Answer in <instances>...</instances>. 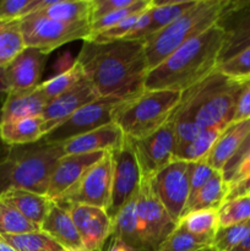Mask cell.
I'll list each match as a JSON object with an SVG mask.
<instances>
[{
  "label": "cell",
  "instance_id": "6da1fadb",
  "mask_svg": "<svg viewBox=\"0 0 250 251\" xmlns=\"http://www.w3.org/2000/svg\"><path fill=\"white\" fill-rule=\"evenodd\" d=\"M75 61L100 97L131 100L145 91L150 70L142 39L107 43L83 41Z\"/></svg>",
  "mask_w": 250,
  "mask_h": 251
},
{
  "label": "cell",
  "instance_id": "7a4b0ae2",
  "mask_svg": "<svg viewBox=\"0 0 250 251\" xmlns=\"http://www.w3.org/2000/svg\"><path fill=\"white\" fill-rule=\"evenodd\" d=\"M225 43V31L218 25L190 39L149 71L147 91L184 92L216 70Z\"/></svg>",
  "mask_w": 250,
  "mask_h": 251
},
{
  "label": "cell",
  "instance_id": "3957f363",
  "mask_svg": "<svg viewBox=\"0 0 250 251\" xmlns=\"http://www.w3.org/2000/svg\"><path fill=\"white\" fill-rule=\"evenodd\" d=\"M244 83L215 70L195 86L181 92L168 123H186L203 129H225L232 124Z\"/></svg>",
  "mask_w": 250,
  "mask_h": 251
},
{
  "label": "cell",
  "instance_id": "277c9868",
  "mask_svg": "<svg viewBox=\"0 0 250 251\" xmlns=\"http://www.w3.org/2000/svg\"><path fill=\"white\" fill-rule=\"evenodd\" d=\"M4 146L0 154V195L22 189L47 196L54 166L64 156L63 145L42 139L33 144Z\"/></svg>",
  "mask_w": 250,
  "mask_h": 251
},
{
  "label": "cell",
  "instance_id": "5b68a950",
  "mask_svg": "<svg viewBox=\"0 0 250 251\" xmlns=\"http://www.w3.org/2000/svg\"><path fill=\"white\" fill-rule=\"evenodd\" d=\"M227 2L228 0H198L175 21L142 39L149 70L159 65L184 43L216 26Z\"/></svg>",
  "mask_w": 250,
  "mask_h": 251
},
{
  "label": "cell",
  "instance_id": "8992f818",
  "mask_svg": "<svg viewBox=\"0 0 250 251\" xmlns=\"http://www.w3.org/2000/svg\"><path fill=\"white\" fill-rule=\"evenodd\" d=\"M176 91H147L127 100L115 109L113 122L129 139L139 140L161 129L180 100Z\"/></svg>",
  "mask_w": 250,
  "mask_h": 251
},
{
  "label": "cell",
  "instance_id": "52a82bcc",
  "mask_svg": "<svg viewBox=\"0 0 250 251\" xmlns=\"http://www.w3.org/2000/svg\"><path fill=\"white\" fill-rule=\"evenodd\" d=\"M90 25V22L65 24L55 21L39 11L32 12L20 20L26 48H37L47 54L70 42L86 41L91 34Z\"/></svg>",
  "mask_w": 250,
  "mask_h": 251
},
{
  "label": "cell",
  "instance_id": "ba28073f",
  "mask_svg": "<svg viewBox=\"0 0 250 251\" xmlns=\"http://www.w3.org/2000/svg\"><path fill=\"white\" fill-rule=\"evenodd\" d=\"M112 153L108 152L69 190L53 202L68 211L77 205H87L107 210L112 189Z\"/></svg>",
  "mask_w": 250,
  "mask_h": 251
},
{
  "label": "cell",
  "instance_id": "9c48e42d",
  "mask_svg": "<svg viewBox=\"0 0 250 251\" xmlns=\"http://www.w3.org/2000/svg\"><path fill=\"white\" fill-rule=\"evenodd\" d=\"M110 153L113 166L112 189L105 212L113 222L120 210L139 193L142 176L131 142L126 136L122 147Z\"/></svg>",
  "mask_w": 250,
  "mask_h": 251
},
{
  "label": "cell",
  "instance_id": "30bf717a",
  "mask_svg": "<svg viewBox=\"0 0 250 251\" xmlns=\"http://www.w3.org/2000/svg\"><path fill=\"white\" fill-rule=\"evenodd\" d=\"M127 100L117 97H100L76 110L59 126L43 137L50 144H63L74 137L93 131L113 123L115 109Z\"/></svg>",
  "mask_w": 250,
  "mask_h": 251
},
{
  "label": "cell",
  "instance_id": "8fae6325",
  "mask_svg": "<svg viewBox=\"0 0 250 251\" xmlns=\"http://www.w3.org/2000/svg\"><path fill=\"white\" fill-rule=\"evenodd\" d=\"M136 208L144 251H156L178 225L156 196L150 179L142 178Z\"/></svg>",
  "mask_w": 250,
  "mask_h": 251
},
{
  "label": "cell",
  "instance_id": "7c38bea8",
  "mask_svg": "<svg viewBox=\"0 0 250 251\" xmlns=\"http://www.w3.org/2000/svg\"><path fill=\"white\" fill-rule=\"evenodd\" d=\"M150 181L158 200L172 220L178 225L190 196L188 162H171L154 174Z\"/></svg>",
  "mask_w": 250,
  "mask_h": 251
},
{
  "label": "cell",
  "instance_id": "4fadbf2b",
  "mask_svg": "<svg viewBox=\"0 0 250 251\" xmlns=\"http://www.w3.org/2000/svg\"><path fill=\"white\" fill-rule=\"evenodd\" d=\"M129 140L144 179H151L154 174L174 161L176 139L174 126L171 123L167 122L161 129L145 139Z\"/></svg>",
  "mask_w": 250,
  "mask_h": 251
},
{
  "label": "cell",
  "instance_id": "5bb4252c",
  "mask_svg": "<svg viewBox=\"0 0 250 251\" xmlns=\"http://www.w3.org/2000/svg\"><path fill=\"white\" fill-rule=\"evenodd\" d=\"M49 54L37 48H25L9 64L0 66V92L28 91L41 85Z\"/></svg>",
  "mask_w": 250,
  "mask_h": 251
},
{
  "label": "cell",
  "instance_id": "9a60e30c",
  "mask_svg": "<svg viewBox=\"0 0 250 251\" xmlns=\"http://www.w3.org/2000/svg\"><path fill=\"white\" fill-rule=\"evenodd\" d=\"M217 25L225 31L220 64L250 47V1L228 0Z\"/></svg>",
  "mask_w": 250,
  "mask_h": 251
},
{
  "label": "cell",
  "instance_id": "2e32d148",
  "mask_svg": "<svg viewBox=\"0 0 250 251\" xmlns=\"http://www.w3.org/2000/svg\"><path fill=\"white\" fill-rule=\"evenodd\" d=\"M100 98L92 83L83 76L77 83L48 103L42 113L44 136L83 105Z\"/></svg>",
  "mask_w": 250,
  "mask_h": 251
},
{
  "label": "cell",
  "instance_id": "e0dca14e",
  "mask_svg": "<svg viewBox=\"0 0 250 251\" xmlns=\"http://www.w3.org/2000/svg\"><path fill=\"white\" fill-rule=\"evenodd\" d=\"M69 212L86 250L102 251L113 232V223L105 210L93 206L77 205L71 207Z\"/></svg>",
  "mask_w": 250,
  "mask_h": 251
},
{
  "label": "cell",
  "instance_id": "ac0fdd59",
  "mask_svg": "<svg viewBox=\"0 0 250 251\" xmlns=\"http://www.w3.org/2000/svg\"><path fill=\"white\" fill-rule=\"evenodd\" d=\"M108 152L82 154H65L56 161L49 180L47 198L54 201L71 188L93 164L100 162Z\"/></svg>",
  "mask_w": 250,
  "mask_h": 251
},
{
  "label": "cell",
  "instance_id": "d6986e66",
  "mask_svg": "<svg viewBox=\"0 0 250 251\" xmlns=\"http://www.w3.org/2000/svg\"><path fill=\"white\" fill-rule=\"evenodd\" d=\"M125 141V135L114 122L93 131L74 137L63 142V152L65 154H82L92 152H113L120 149Z\"/></svg>",
  "mask_w": 250,
  "mask_h": 251
},
{
  "label": "cell",
  "instance_id": "ffe728a7",
  "mask_svg": "<svg viewBox=\"0 0 250 251\" xmlns=\"http://www.w3.org/2000/svg\"><path fill=\"white\" fill-rule=\"evenodd\" d=\"M42 232L47 233L66 251H87L83 247L70 212L51 201L48 213L41 225Z\"/></svg>",
  "mask_w": 250,
  "mask_h": 251
},
{
  "label": "cell",
  "instance_id": "44dd1931",
  "mask_svg": "<svg viewBox=\"0 0 250 251\" xmlns=\"http://www.w3.org/2000/svg\"><path fill=\"white\" fill-rule=\"evenodd\" d=\"M48 104L38 87L6 95L0 108V123L29 117H41Z\"/></svg>",
  "mask_w": 250,
  "mask_h": 251
},
{
  "label": "cell",
  "instance_id": "7402d4cb",
  "mask_svg": "<svg viewBox=\"0 0 250 251\" xmlns=\"http://www.w3.org/2000/svg\"><path fill=\"white\" fill-rule=\"evenodd\" d=\"M249 131L250 119L240 123H232L228 125L215 142L212 150L206 157V162L215 171L222 172L225 164L238 151Z\"/></svg>",
  "mask_w": 250,
  "mask_h": 251
},
{
  "label": "cell",
  "instance_id": "603a6c76",
  "mask_svg": "<svg viewBox=\"0 0 250 251\" xmlns=\"http://www.w3.org/2000/svg\"><path fill=\"white\" fill-rule=\"evenodd\" d=\"M139 194V193H137ZM137 194L120 210L113 220L112 235L132 251H144L139 217H137Z\"/></svg>",
  "mask_w": 250,
  "mask_h": 251
},
{
  "label": "cell",
  "instance_id": "cb8c5ba5",
  "mask_svg": "<svg viewBox=\"0 0 250 251\" xmlns=\"http://www.w3.org/2000/svg\"><path fill=\"white\" fill-rule=\"evenodd\" d=\"M0 198L16 208L29 222L39 227L43 223L51 203L47 196L22 189H11L5 191L0 195Z\"/></svg>",
  "mask_w": 250,
  "mask_h": 251
},
{
  "label": "cell",
  "instance_id": "d4e9b609",
  "mask_svg": "<svg viewBox=\"0 0 250 251\" xmlns=\"http://www.w3.org/2000/svg\"><path fill=\"white\" fill-rule=\"evenodd\" d=\"M228 195V183L225 180L222 172H216L215 176L189 198L184 208L183 216L193 211L215 210L218 211L225 202Z\"/></svg>",
  "mask_w": 250,
  "mask_h": 251
},
{
  "label": "cell",
  "instance_id": "484cf974",
  "mask_svg": "<svg viewBox=\"0 0 250 251\" xmlns=\"http://www.w3.org/2000/svg\"><path fill=\"white\" fill-rule=\"evenodd\" d=\"M42 15L65 24L90 22L93 11V0H44Z\"/></svg>",
  "mask_w": 250,
  "mask_h": 251
},
{
  "label": "cell",
  "instance_id": "4316f807",
  "mask_svg": "<svg viewBox=\"0 0 250 251\" xmlns=\"http://www.w3.org/2000/svg\"><path fill=\"white\" fill-rule=\"evenodd\" d=\"M44 137L42 117H29L0 123V139L6 146L27 145Z\"/></svg>",
  "mask_w": 250,
  "mask_h": 251
},
{
  "label": "cell",
  "instance_id": "83f0119b",
  "mask_svg": "<svg viewBox=\"0 0 250 251\" xmlns=\"http://www.w3.org/2000/svg\"><path fill=\"white\" fill-rule=\"evenodd\" d=\"M198 0H172V1H159V0H151V5L149 7L150 25L146 29L145 38L162 28L171 25L180 17L184 12L196 4ZM144 38V39H145Z\"/></svg>",
  "mask_w": 250,
  "mask_h": 251
},
{
  "label": "cell",
  "instance_id": "f1b7e54d",
  "mask_svg": "<svg viewBox=\"0 0 250 251\" xmlns=\"http://www.w3.org/2000/svg\"><path fill=\"white\" fill-rule=\"evenodd\" d=\"M25 48L20 20H0V66L9 64Z\"/></svg>",
  "mask_w": 250,
  "mask_h": 251
},
{
  "label": "cell",
  "instance_id": "f546056e",
  "mask_svg": "<svg viewBox=\"0 0 250 251\" xmlns=\"http://www.w3.org/2000/svg\"><path fill=\"white\" fill-rule=\"evenodd\" d=\"M223 130L225 129H220V127L203 129L193 141L176 150L174 154V161H183L189 163V162L206 159Z\"/></svg>",
  "mask_w": 250,
  "mask_h": 251
},
{
  "label": "cell",
  "instance_id": "4dcf8cb0",
  "mask_svg": "<svg viewBox=\"0 0 250 251\" xmlns=\"http://www.w3.org/2000/svg\"><path fill=\"white\" fill-rule=\"evenodd\" d=\"M16 251H63L64 249L42 230L16 235H0Z\"/></svg>",
  "mask_w": 250,
  "mask_h": 251
},
{
  "label": "cell",
  "instance_id": "1f68e13d",
  "mask_svg": "<svg viewBox=\"0 0 250 251\" xmlns=\"http://www.w3.org/2000/svg\"><path fill=\"white\" fill-rule=\"evenodd\" d=\"M178 226L195 235L213 238L220 227L218 226V211H193V212H189L183 216L179 221Z\"/></svg>",
  "mask_w": 250,
  "mask_h": 251
},
{
  "label": "cell",
  "instance_id": "d6a6232c",
  "mask_svg": "<svg viewBox=\"0 0 250 251\" xmlns=\"http://www.w3.org/2000/svg\"><path fill=\"white\" fill-rule=\"evenodd\" d=\"M213 238L195 235L176 226L156 251H196L212 245Z\"/></svg>",
  "mask_w": 250,
  "mask_h": 251
},
{
  "label": "cell",
  "instance_id": "836d02e7",
  "mask_svg": "<svg viewBox=\"0 0 250 251\" xmlns=\"http://www.w3.org/2000/svg\"><path fill=\"white\" fill-rule=\"evenodd\" d=\"M82 77L83 74L80 65H78L76 61H74V64L70 68L66 69L63 73L58 74V75L54 76V77L42 82L41 85L38 86V88L42 92V95L44 96V98L47 100V102L49 103L50 100H53L54 98H56L58 96L66 92L69 88L73 87V86L75 85V83H77Z\"/></svg>",
  "mask_w": 250,
  "mask_h": 251
},
{
  "label": "cell",
  "instance_id": "e575fe53",
  "mask_svg": "<svg viewBox=\"0 0 250 251\" xmlns=\"http://www.w3.org/2000/svg\"><path fill=\"white\" fill-rule=\"evenodd\" d=\"M41 227L29 222L15 207L0 198V235H16L37 232Z\"/></svg>",
  "mask_w": 250,
  "mask_h": 251
},
{
  "label": "cell",
  "instance_id": "d590c367",
  "mask_svg": "<svg viewBox=\"0 0 250 251\" xmlns=\"http://www.w3.org/2000/svg\"><path fill=\"white\" fill-rule=\"evenodd\" d=\"M250 220V196L233 199L225 201L218 210V226H229L243 223Z\"/></svg>",
  "mask_w": 250,
  "mask_h": 251
},
{
  "label": "cell",
  "instance_id": "8d00e7d4",
  "mask_svg": "<svg viewBox=\"0 0 250 251\" xmlns=\"http://www.w3.org/2000/svg\"><path fill=\"white\" fill-rule=\"evenodd\" d=\"M216 70L238 82L250 81V47L218 64Z\"/></svg>",
  "mask_w": 250,
  "mask_h": 251
},
{
  "label": "cell",
  "instance_id": "74e56055",
  "mask_svg": "<svg viewBox=\"0 0 250 251\" xmlns=\"http://www.w3.org/2000/svg\"><path fill=\"white\" fill-rule=\"evenodd\" d=\"M150 5H151V0H135V1L132 2L131 5H129V6L124 7V9L117 10V11L114 12H110V14L105 15V16L91 22V34L104 31V29L107 28H110V27H113L114 25L124 21L125 19H127V17L131 16V15L144 11V10H146L147 7L150 6Z\"/></svg>",
  "mask_w": 250,
  "mask_h": 251
},
{
  "label": "cell",
  "instance_id": "f35d334b",
  "mask_svg": "<svg viewBox=\"0 0 250 251\" xmlns=\"http://www.w3.org/2000/svg\"><path fill=\"white\" fill-rule=\"evenodd\" d=\"M249 229L250 220L229 227H218L212 245L217 251H232L244 239Z\"/></svg>",
  "mask_w": 250,
  "mask_h": 251
},
{
  "label": "cell",
  "instance_id": "ab89813d",
  "mask_svg": "<svg viewBox=\"0 0 250 251\" xmlns=\"http://www.w3.org/2000/svg\"><path fill=\"white\" fill-rule=\"evenodd\" d=\"M44 0H0V20H21L42 9Z\"/></svg>",
  "mask_w": 250,
  "mask_h": 251
},
{
  "label": "cell",
  "instance_id": "60d3db41",
  "mask_svg": "<svg viewBox=\"0 0 250 251\" xmlns=\"http://www.w3.org/2000/svg\"><path fill=\"white\" fill-rule=\"evenodd\" d=\"M144 11L131 15V16H129L127 19H125L124 21L114 25V26L110 27V28H107L104 29V31L91 34L86 41L95 42V43H107V42H114L119 41V39H124L125 37L130 33V31H131V28L134 27V25L136 24L139 16Z\"/></svg>",
  "mask_w": 250,
  "mask_h": 251
},
{
  "label": "cell",
  "instance_id": "b9f144b4",
  "mask_svg": "<svg viewBox=\"0 0 250 251\" xmlns=\"http://www.w3.org/2000/svg\"><path fill=\"white\" fill-rule=\"evenodd\" d=\"M215 169L206 162V159L188 163V178L190 186V196L195 194L199 189L202 188L211 178L216 174ZM189 196V198H190Z\"/></svg>",
  "mask_w": 250,
  "mask_h": 251
},
{
  "label": "cell",
  "instance_id": "7bdbcfd3",
  "mask_svg": "<svg viewBox=\"0 0 250 251\" xmlns=\"http://www.w3.org/2000/svg\"><path fill=\"white\" fill-rule=\"evenodd\" d=\"M135 0H93V11L91 22L114 12L117 10L124 9L134 2Z\"/></svg>",
  "mask_w": 250,
  "mask_h": 251
},
{
  "label": "cell",
  "instance_id": "ee69618b",
  "mask_svg": "<svg viewBox=\"0 0 250 251\" xmlns=\"http://www.w3.org/2000/svg\"><path fill=\"white\" fill-rule=\"evenodd\" d=\"M249 152H250V131L248 132L244 141H243V144L240 145V147L238 149V151L235 152L234 156L229 159V162H228V163L225 164V168H223L222 174L223 176H225V180L227 181V183L230 179V176H232V174L234 173L235 169H237V167L239 166L240 162L244 159V157L247 156Z\"/></svg>",
  "mask_w": 250,
  "mask_h": 251
},
{
  "label": "cell",
  "instance_id": "f6af8a7d",
  "mask_svg": "<svg viewBox=\"0 0 250 251\" xmlns=\"http://www.w3.org/2000/svg\"><path fill=\"white\" fill-rule=\"evenodd\" d=\"M250 119V81L244 83L242 93L235 107L234 117L232 123H240Z\"/></svg>",
  "mask_w": 250,
  "mask_h": 251
},
{
  "label": "cell",
  "instance_id": "bcb514c9",
  "mask_svg": "<svg viewBox=\"0 0 250 251\" xmlns=\"http://www.w3.org/2000/svg\"><path fill=\"white\" fill-rule=\"evenodd\" d=\"M250 195V174L242 181L233 185H228V195L225 201L233 200V199L242 198V196Z\"/></svg>",
  "mask_w": 250,
  "mask_h": 251
},
{
  "label": "cell",
  "instance_id": "7dc6e473",
  "mask_svg": "<svg viewBox=\"0 0 250 251\" xmlns=\"http://www.w3.org/2000/svg\"><path fill=\"white\" fill-rule=\"evenodd\" d=\"M250 174V152L244 157L242 162L239 163V166L237 167V169L234 171V173L232 174L230 179L228 180V185H233V184H237L239 181H242L243 179L247 178Z\"/></svg>",
  "mask_w": 250,
  "mask_h": 251
},
{
  "label": "cell",
  "instance_id": "c3c4849f",
  "mask_svg": "<svg viewBox=\"0 0 250 251\" xmlns=\"http://www.w3.org/2000/svg\"><path fill=\"white\" fill-rule=\"evenodd\" d=\"M232 251H250V229L244 237V239L237 245Z\"/></svg>",
  "mask_w": 250,
  "mask_h": 251
},
{
  "label": "cell",
  "instance_id": "681fc988",
  "mask_svg": "<svg viewBox=\"0 0 250 251\" xmlns=\"http://www.w3.org/2000/svg\"><path fill=\"white\" fill-rule=\"evenodd\" d=\"M0 251H16V250H15L12 247H10L4 239L0 238Z\"/></svg>",
  "mask_w": 250,
  "mask_h": 251
},
{
  "label": "cell",
  "instance_id": "f907efd6",
  "mask_svg": "<svg viewBox=\"0 0 250 251\" xmlns=\"http://www.w3.org/2000/svg\"><path fill=\"white\" fill-rule=\"evenodd\" d=\"M196 251H217V250L215 249V247H213V245H210V247L202 248V249H200V250H196Z\"/></svg>",
  "mask_w": 250,
  "mask_h": 251
},
{
  "label": "cell",
  "instance_id": "816d5d0a",
  "mask_svg": "<svg viewBox=\"0 0 250 251\" xmlns=\"http://www.w3.org/2000/svg\"><path fill=\"white\" fill-rule=\"evenodd\" d=\"M2 144V142H1V139H0V145H1Z\"/></svg>",
  "mask_w": 250,
  "mask_h": 251
},
{
  "label": "cell",
  "instance_id": "f5cc1de1",
  "mask_svg": "<svg viewBox=\"0 0 250 251\" xmlns=\"http://www.w3.org/2000/svg\"><path fill=\"white\" fill-rule=\"evenodd\" d=\"M63 251H66V250H63Z\"/></svg>",
  "mask_w": 250,
  "mask_h": 251
},
{
  "label": "cell",
  "instance_id": "db71d44e",
  "mask_svg": "<svg viewBox=\"0 0 250 251\" xmlns=\"http://www.w3.org/2000/svg\"><path fill=\"white\" fill-rule=\"evenodd\" d=\"M249 196H250V195H249Z\"/></svg>",
  "mask_w": 250,
  "mask_h": 251
}]
</instances>
